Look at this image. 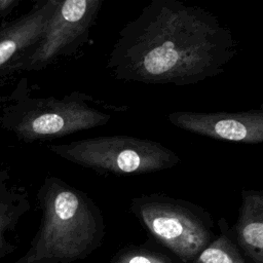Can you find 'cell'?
I'll return each instance as SVG.
<instances>
[{
    "label": "cell",
    "mask_w": 263,
    "mask_h": 263,
    "mask_svg": "<svg viewBox=\"0 0 263 263\" xmlns=\"http://www.w3.org/2000/svg\"><path fill=\"white\" fill-rule=\"evenodd\" d=\"M236 51L231 31L209 10L152 0L118 32L106 66L118 80L185 86L224 73Z\"/></svg>",
    "instance_id": "1"
},
{
    "label": "cell",
    "mask_w": 263,
    "mask_h": 263,
    "mask_svg": "<svg viewBox=\"0 0 263 263\" xmlns=\"http://www.w3.org/2000/svg\"><path fill=\"white\" fill-rule=\"evenodd\" d=\"M40 226L28 251L13 263H70L91 252L104 234L99 206L84 191L48 175L37 192Z\"/></svg>",
    "instance_id": "2"
},
{
    "label": "cell",
    "mask_w": 263,
    "mask_h": 263,
    "mask_svg": "<svg viewBox=\"0 0 263 263\" xmlns=\"http://www.w3.org/2000/svg\"><path fill=\"white\" fill-rule=\"evenodd\" d=\"M13 102L3 108L0 126L20 141L32 143L59 139L107 124L111 114L89 95L73 90L61 98L35 97L22 80Z\"/></svg>",
    "instance_id": "3"
},
{
    "label": "cell",
    "mask_w": 263,
    "mask_h": 263,
    "mask_svg": "<svg viewBox=\"0 0 263 263\" xmlns=\"http://www.w3.org/2000/svg\"><path fill=\"white\" fill-rule=\"evenodd\" d=\"M47 148L76 165L119 176L156 173L172 168L181 160L175 151L159 142L123 135L50 144Z\"/></svg>",
    "instance_id": "4"
},
{
    "label": "cell",
    "mask_w": 263,
    "mask_h": 263,
    "mask_svg": "<svg viewBox=\"0 0 263 263\" xmlns=\"http://www.w3.org/2000/svg\"><path fill=\"white\" fill-rule=\"evenodd\" d=\"M129 209L157 240L185 262L195 260L211 242V216L191 201L150 193L134 197Z\"/></svg>",
    "instance_id": "5"
},
{
    "label": "cell",
    "mask_w": 263,
    "mask_h": 263,
    "mask_svg": "<svg viewBox=\"0 0 263 263\" xmlns=\"http://www.w3.org/2000/svg\"><path fill=\"white\" fill-rule=\"evenodd\" d=\"M103 0H59L46 30L37 45L15 70L38 71L61 57L74 54L90 36Z\"/></svg>",
    "instance_id": "6"
},
{
    "label": "cell",
    "mask_w": 263,
    "mask_h": 263,
    "mask_svg": "<svg viewBox=\"0 0 263 263\" xmlns=\"http://www.w3.org/2000/svg\"><path fill=\"white\" fill-rule=\"evenodd\" d=\"M176 127L218 141L256 145L263 142V110L240 112L175 111L167 114Z\"/></svg>",
    "instance_id": "7"
},
{
    "label": "cell",
    "mask_w": 263,
    "mask_h": 263,
    "mask_svg": "<svg viewBox=\"0 0 263 263\" xmlns=\"http://www.w3.org/2000/svg\"><path fill=\"white\" fill-rule=\"evenodd\" d=\"M59 0L36 2L25 14L0 27V76L14 71L42 38Z\"/></svg>",
    "instance_id": "8"
},
{
    "label": "cell",
    "mask_w": 263,
    "mask_h": 263,
    "mask_svg": "<svg viewBox=\"0 0 263 263\" xmlns=\"http://www.w3.org/2000/svg\"><path fill=\"white\" fill-rule=\"evenodd\" d=\"M30 208L27 189L6 168H0V259L15 250L14 233Z\"/></svg>",
    "instance_id": "9"
},
{
    "label": "cell",
    "mask_w": 263,
    "mask_h": 263,
    "mask_svg": "<svg viewBox=\"0 0 263 263\" xmlns=\"http://www.w3.org/2000/svg\"><path fill=\"white\" fill-rule=\"evenodd\" d=\"M238 219L231 230L243 253L263 263V190L242 189Z\"/></svg>",
    "instance_id": "10"
},
{
    "label": "cell",
    "mask_w": 263,
    "mask_h": 263,
    "mask_svg": "<svg viewBox=\"0 0 263 263\" xmlns=\"http://www.w3.org/2000/svg\"><path fill=\"white\" fill-rule=\"evenodd\" d=\"M221 234L211 241L195 258L196 263H246L232 240L225 219L219 220Z\"/></svg>",
    "instance_id": "11"
},
{
    "label": "cell",
    "mask_w": 263,
    "mask_h": 263,
    "mask_svg": "<svg viewBox=\"0 0 263 263\" xmlns=\"http://www.w3.org/2000/svg\"><path fill=\"white\" fill-rule=\"evenodd\" d=\"M115 263H171L165 258L152 252L142 249H132L122 252L116 259Z\"/></svg>",
    "instance_id": "12"
},
{
    "label": "cell",
    "mask_w": 263,
    "mask_h": 263,
    "mask_svg": "<svg viewBox=\"0 0 263 263\" xmlns=\"http://www.w3.org/2000/svg\"><path fill=\"white\" fill-rule=\"evenodd\" d=\"M20 3V0H0V17L6 18Z\"/></svg>",
    "instance_id": "13"
}]
</instances>
